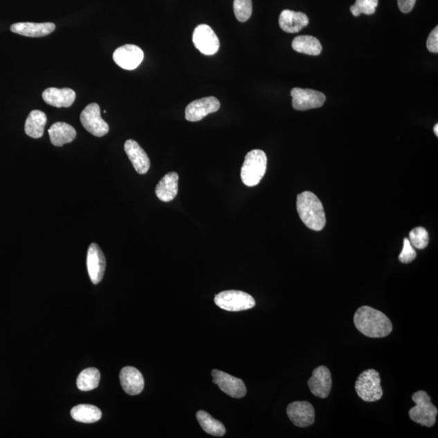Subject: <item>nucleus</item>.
Returning a JSON list of instances; mask_svg holds the SVG:
<instances>
[{
    "instance_id": "obj_1",
    "label": "nucleus",
    "mask_w": 438,
    "mask_h": 438,
    "mask_svg": "<svg viewBox=\"0 0 438 438\" xmlns=\"http://www.w3.org/2000/svg\"><path fill=\"white\" fill-rule=\"evenodd\" d=\"M356 329L369 338H384L393 331V325L387 316L369 306H363L354 315Z\"/></svg>"
},
{
    "instance_id": "obj_2",
    "label": "nucleus",
    "mask_w": 438,
    "mask_h": 438,
    "mask_svg": "<svg viewBox=\"0 0 438 438\" xmlns=\"http://www.w3.org/2000/svg\"><path fill=\"white\" fill-rule=\"evenodd\" d=\"M296 208L306 227L315 232L324 229L327 223L326 214L322 201L312 192H304L298 196Z\"/></svg>"
},
{
    "instance_id": "obj_3",
    "label": "nucleus",
    "mask_w": 438,
    "mask_h": 438,
    "mask_svg": "<svg viewBox=\"0 0 438 438\" xmlns=\"http://www.w3.org/2000/svg\"><path fill=\"white\" fill-rule=\"evenodd\" d=\"M267 167V157L261 149H253L248 152L240 172L244 185L248 187L257 186L265 176Z\"/></svg>"
},
{
    "instance_id": "obj_4",
    "label": "nucleus",
    "mask_w": 438,
    "mask_h": 438,
    "mask_svg": "<svg viewBox=\"0 0 438 438\" xmlns=\"http://www.w3.org/2000/svg\"><path fill=\"white\" fill-rule=\"evenodd\" d=\"M413 402L416 406L409 411L411 420L422 426L431 428L436 423L438 410L431 403V398L423 390H419L412 395Z\"/></svg>"
},
{
    "instance_id": "obj_5",
    "label": "nucleus",
    "mask_w": 438,
    "mask_h": 438,
    "mask_svg": "<svg viewBox=\"0 0 438 438\" xmlns=\"http://www.w3.org/2000/svg\"><path fill=\"white\" fill-rule=\"evenodd\" d=\"M356 392L358 396L365 402L378 401L383 395L378 372L374 369L363 372L356 381Z\"/></svg>"
},
{
    "instance_id": "obj_6",
    "label": "nucleus",
    "mask_w": 438,
    "mask_h": 438,
    "mask_svg": "<svg viewBox=\"0 0 438 438\" xmlns=\"http://www.w3.org/2000/svg\"><path fill=\"white\" fill-rule=\"evenodd\" d=\"M215 303L220 309L229 312L253 309L256 301L253 296L241 291H224L215 296Z\"/></svg>"
},
{
    "instance_id": "obj_7",
    "label": "nucleus",
    "mask_w": 438,
    "mask_h": 438,
    "mask_svg": "<svg viewBox=\"0 0 438 438\" xmlns=\"http://www.w3.org/2000/svg\"><path fill=\"white\" fill-rule=\"evenodd\" d=\"M82 125L89 134L102 138L109 133V125L101 116L100 107L97 103H91L82 111L80 116Z\"/></svg>"
},
{
    "instance_id": "obj_8",
    "label": "nucleus",
    "mask_w": 438,
    "mask_h": 438,
    "mask_svg": "<svg viewBox=\"0 0 438 438\" xmlns=\"http://www.w3.org/2000/svg\"><path fill=\"white\" fill-rule=\"evenodd\" d=\"M292 107L296 111H308L323 106L326 96L322 92L309 89L294 88L291 91Z\"/></svg>"
},
{
    "instance_id": "obj_9",
    "label": "nucleus",
    "mask_w": 438,
    "mask_h": 438,
    "mask_svg": "<svg viewBox=\"0 0 438 438\" xmlns=\"http://www.w3.org/2000/svg\"><path fill=\"white\" fill-rule=\"evenodd\" d=\"M192 42L196 48L206 55H215L219 50V37L212 28L207 25H200L196 28L193 32Z\"/></svg>"
},
{
    "instance_id": "obj_10",
    "label": "nucleus",
    "mask_w": 438,
    "mask_h": 438,
    "mask_svg": "<svg viewBox=\"0 0 438 438\" xmlns=\"http://www.w3.org/2000/svg\"><path fill=\"white\" fill-rule=\"evenodd\" d=\"M212 376H213V383L218 385L219 389L228 396L235 399L246 396L247 389L241 379L217 369L212 370Z\"/></svg>"
},
{
    "instance_id": "obj_11",
    "label": "nucleus",
    "mask_w": 438,
    "mask_h": 438,
    "mask_svg": "<svg viewBox=\"0 0 438 438\" xmlns=\"http://www.w3.org/2000/svg\"><path fill=\"white\" fill-rule=\"evenodd\" d=\"M113 60L121 69L134 70L143 62L144 53L138 46L127 44L115 51Z\"/></svg>"
},
{
    "instance_id": "obj_12",
    "label": "nucleus",
    "mask_w": 438,
    "mask_h": 438,
    "mask_svg": "<svg viewBox=\"0 0 438 438\" xmlns=\"http://www.w3.org/2000/svg\"><path fill=\"white\" fill-rule=\"evenodd\" d=\"M220 102L215 97H206L192 102L185 109V119L190 122H197L203 120L211 113L218 111Z\"/></svg>"
},
{
    "instance_id": "obj_13",
    "label": "nucleus",
    "mask_w": 438,
    "mask_h": 438,
    "mask_svg": "<svg viewBox=\"0 0 438 438\" xmlns=\"http://www.w3.org/2000/svg\"><path fill=\"white\" fill-rule=\"evenodd\" d=\"M287 416L295 426L306 428L313 425L315 410L313 405L307 401L291 403L286 408Z\"/></svg>"
},
{
    "instance_id": "obj_14",
    "label": "nucleus",
    "mask_w": 438,
    "mask_h": 438,
    "mask_svg": "<svg viewBox=\"0 0 438 438\" xmlns=\"http://www.w3.org/2000/svg\"><path fill=\"white\" fill-rule=\"evenodd\" d=\"M106 266V258L102 249L97 244H91L87 253V270L93 284H98L102 280Z\"/></svg>"
},
{
    "instance_id": "obj_15",
    "label": "nucleus",
    "mask_w": 438,
    "mask_h": 438,
    "mask_svg": "<svg viewBox=\"0 0 438 438\" xmlns=\"http://www.w3.org/2000/svg\"><path fill=\"white\" fill-rule=\"evenodd\" d=\"M310 392L315 396L326 399L331 393L332 378L331 371L326 366H319L313 370L308 381Z\"/></svg>"
},
{
    "instance_id": "obj_16",
    "label": "nucleus",
    "mask_w": 438,
    "mask_h": 438,
    "mask_svg": "<svg viewBox=\"0 0 438 438\" xmlns=\"http://www.w3.org/2000/svg\"><path fill=\"white\" fill-rule=\"evenodd\" d=\"M122 387L129 395H138L143 392L145 381L140 372L134 367H125L120 374Z\"/></svg>"
},
{
    "instance_id": "obj_17",
    "label": "nucleus",
    "mask_w": 438,
    "mask_h": 438,
    "mask_svg": "<svg viewBox=\"0 0 438 438\" xmlns=\"http://www.w3.org/2000/svg\"><path fill=\"white\" fill-rule=\"evenodd\" d=\"M125 150L136 172L140 175L147 173L150 161L147 154L134 140H128L125 144Z\"/></svg>"
},
{
    "instance_id": "obj_18",
    "label": "nucleus",
    "mask_w": 438,
    "mask_h": 438,
    "mask_svg": "<svg viewBox=\"0 0 438 438\" xmlns=\"http://www.w3.org/2000/svg\"><path fill=\"white\" fill-rule=\"evenodd\" d=\"M15 34L30 37H42L49 35L55 30L54 23L19 22L10 28Z\"/></svg>"
},
{
    "instance_id": "obj_19",
    "label": "nucleus",
    "mask_w": 438,
    "mask_h": 438,
    "mask_svg": "<svg viewBox=\"0 0 438 438\" xmlns=\"http://www.w3.org/2000/svg\"><path fill=\"white\" fill-rule=\"evenodd\" d=\"M42 98L47 104L55 107H69L76 100V93L69 88H48L42 93Z\"/></svg>"
},
{
    "instance_id": "obj_20",
    "label": "nucleus",
    "mask_w": 438,
    "mask_h": 438,
    "mask_svg": "<svg viewBox=\"0 0 438 438\" xmlns=\"http://www.w3.org/2000/svg\"><path fill=\"white\" fill-rule=\"evenodd\" d=\"M279 22L282 30L289 34H295L307 26L309 20L307 15L303 12L286 9L281 12Z\"/></svg>"
},
{
    "instance_id": "obj_21",
    "label": "nucleus",
    "mask_w": 438,
    "mask_h": 438,
    "mask_svg": "<svg viewBox=\"0 0 438 438\" xmlns=\"http://www.w3.org/2000/svg\"><path fill=\"white\" fill-rule=\"evenodd\" d=\"M179 176L176 172L165 175L155 188V193L159 200L169 202L176 199L178 194Z\"/></svg>"
},
{
    "instance_id": "obj_22",
    "label": "nucleus",
    "mask_w": 438,
    "mask_h": 438,
    "mask_svg": "<svg viewBox=\"0 0 438 438\" xmlns=\"http://www.w3.org/2000/svg\"><path fill=\"white\" fill-rule=\"evenodd\" d=\"M48 134L51 143L57 147L72 143L77 136V131L73 127L64 122L54 124L48 130Z\"/></svg>"
},
{
    "instance_id": "obj_23",
    "label": "nucleus",
    "mask_w": 438,
    "mask_h": 438,
    "mask_svg": "<svg viewBox=\"0 0 438 438\" xmlns=\"http://www.w3.org/2000/svg\"><path fill=\"white\" fill-rule=\"evenodd\" d=\"M291 46L298 53L309 55L317 56L322 51L321 42L315 37L309 35L296 37L292 41Z\"/></svg>"
},
{
    "instance_id": "obj_24",
    "label": "nucleus",
    "mask_w": 438,
    "mask_h": 438,
    "mask_svg": "<svg viewBox=\"0 0 438 438\" xmlns=\"http://www.w3.org/2000/svg\"><path fill=\"white\" fill-rule=\"evenodd\" d=\"M47 118L44 112L33 111L28 116L25 125L26 135L32 138H40L44 134Z\"/></svg>"
},
{
    "instance_id": "obj_25",
    "label": "nucleus",
    "mask_w": 438,
    "mask_h": 438,
    "mask_svg": "<svg viewBox=\"0 0 438 438\" xmlns=\"http://www.w3.org/2000/svg\"><path fill=\"white\" fill-rule=\"evenodd\" d=\"M71 416L77 422L91 423L101 420L102 412L93 405L80 404L72 409Z\"/></svg>"
},
{
    "instance_id": "obj_26",
    "label": "nucleus",
    "mask_w": 438,
    "mask_h": 438,
    "mask_svg": "<svg viewBox=\"0 0 438 438\" xmlns=\"http://www.w3.org/2000/svg\"><path fill=\"white\" fill-rule=\"evenodd\" d=\"M197 419L201 427L208 435L215 437H223L225 435V426L219 421L210 416L208 412L205 411L197 412Z\"/></svg>"
},
{
    "instance_id": "obj_27",
    "label": "nucleus",
    "mask_w": 438,
    "mask_h": 438,
    "mask_svg": "<svg viewBox=\"0 0 438 438\" xmlns=\"http://www.w3.org/2000/svg\"><path fill=\"white\" fill-rule=\"evenodd\" d=\"M101 379L100 372L95 368L84 369L79 374L77 385L82 392H89L96 389L100 385Z\"/></svg>"
},
{
    "instance_id": "obj_28",
    "label": "nucleus",
    "mask_w": 438,
    "mask_h": 438,
    "mask_svg": "<svg viewBox=\"0 0 438 438\" xmlns=\"http://www.w3.org/2000/svg\"><path fill=\"white\" fill-rule=\"evenodd\" d=\"M378 6V0H356L354 6L351 7L350 10L355 17H359L361 14L373 15Z\"/></svg>"
},
{
    "instance_id": "obj_29",
    "label": "nucleus",
    "mask_w": 438,
    "mask_h": 438,
    "mask_svg": "<svg viewBox=\"0 0 438 438\" xmlns=\"http://www.w3.org/2000/svg\"><path fill=\"white\" fill-rule=\"evenodd\" d=\"M234 13L240 22H246L253 13L252 0H234Z\"/></svg>"
},
{
    "instance_id": "obj_30",
    "label": "nucleus",
    "mask_w": 438,
    "mask_h": 438,
    "mask_svg": "<svg viewBox=\"0 0 438 438\" xmlns=\"http://www.w3.org/2000/svg\"><path fill=\"white\" fill-rule=\"evenodd\" d=\"M409 241L413 247L418 249H423L428 246L430 242V237L426 228L418 227L414 228L409 234Z\"/></svg>"
},
{
    "instance_id": "obj_31",
    "label": "nucleus",
    "mask_w": 438,
    "mask_h": 438,
    "mask_svg": "<svg viewBox=\"0 0 438 438\" xmlns=\"http://www.w3.org/2000/svg\"><path fill=\"white\" fill-rule=\"evenodd\" d=\"M417 257V252L414 249L412 244L410 243L409 239L405 238L403 240V248L399 256V260L403 264L411 263L415 260Z\"/></svg>"
},
{
    "instance_id": "obj_32",
    "label": "nucleus",
    "mask_w": 438,
    "mask_h": 438,
    "mask_svg": "<svg viewBox=\"0 0 438 438\" xmlns=\"http://www.w3.org/2000/svg\"><path fill=\"white\" fill-rule=\"evenodd\" d=\"M427 48L432 53H438V27L430 33L427 39Z\"/></svg>"
},
{
    "instance_id": "obj_33",
    "label": "nucleus",
    "mask_w": 438,
    "mask_h": 438,
    "mask_svg": "<svg viewBox=\"0 0 438 438\" xmlns=\"http://www.w3.org/2000/svg\"><path fill=\"white\" fill-rule=\"evenodd\" d=\"M417 0H398V6L403 13H408L411 12L415 6Z\"/></svg>"
},
{
    "instance_id": "obj_34",
    "label": "nucleus",
    "mask_w": 438,
    "mask_h": 438,
    "mask_svg": "<svg viewBox=\"0 0 438 438\" xmlns=\"http://www.w3.org/2000/svg\"><path fill=\"white\" fill-rule=\"evenodd\" d=\"M433 131H435V134L437 136H438V125L437 124L433 128Z\"/></svg>"
}]
</instances>
